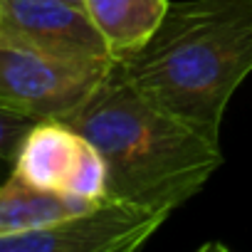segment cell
Instances as JSON below:
<instances>
[{
    "label": "cell",
    "instance_id": "cell-7",
    "mask_svg": "<svg viewBox=\"0 0 252 252\" xmlns=\"http://www.w3.org/2000/svg\"><path fill=\"white\" fill-rule=\"evenodd\" d=\"M168 8V0H84V10L116 62L129 60L154 37Z\"/></svg>",
    "mask_w": 252,
    "mask_h": 252
},
{
    "label": "cell",
    "instance_id": "cell-1",
    "mask_svg": "<svg viewBox=\"0 0 252 252\" xmlns=\"http://www.w3.org/2000/svg\"><path fill=\"white\" fill-rule=\"evenodd\" d=\"M64 121L104 156L114 200L171 215L222 166L220 144L149 99L119 62Z\"/></svg>",
    "mask_w": 252,
    "mask_h": 252
},
{
    "label": "cell",
    "instance_id": "cell-3",
    "mask_svg": "<svg viewBox=\"0 0 252 252\" xmlns=\"http://www.w3.org/2000/svg\"><path fill=\"white\" fill-rule=\"evenodd\" d=\"M111 64L57 57L0 30V109L35 121H64L92 96Z\"/></svg>",
    "mask_w": 252,
    "mask_h": 252
},
{
    "label": "cell",
    "instance_id": "cell-4",
    "mask_svg": "<svg viewBox=\"0 0 252 252\" xmlns=\"http://www.w3.org/2000/svg\"><path fill=\"white\" fill-rule=\"evenodd\" d=\"M168 213L104 198L89 210L50 227L0 235L3 252H131L139 250Z\"/></svg>",
    "mask_w": 252,
    "mask_h": 252
},
{
    "label": "cell",
    "instance_id": "cell-8",
    "mask_svg": "<svg viewBox=\"0 0 252 252\" xmlns=\"http://www.w3.org/2000/svg\"><path fill=\"white\" fill-rule=\"evenodd\" d=\"M94 203L99 200H82L60 190H45L13 173L0 190V235L50 227L89 210Z\"/></svg>",
    "mask_w": 252,
    "mask_h": 252
},
{
    "label": "cell",
    "instance_id": "cell-9",
    "mask_svg": "<svg viewBox=\"0 0 252 252\" xmlns=\"http://www.w3.org/2000/svg\"><path fill=\"white\" fill-rule=\"evenodd\" d=\"M72 3H77V5H84V0H72Z\"/></svg>",
    "mask_w": 252,
    "mask_h": 252
},
{
    "label": "cell",
    "instance_id": "cell-5",
    "mask_svg": "<svg viewBox=\"0 0 252 252\" xmlns=\"http://www.w3.org/2000/svg\"><path fill=\"white\" fill-rule=\"evenodd\" d=\"M0 30L57 57L116 62L84 5L72 0H0Z\"/></svg>",
    "mask_w": 252,
    "mask_h": 252
},
{
    "label": "cell",
    "instance_id": "cell-2",
    "mask_svg": "<svg viewBox=\"0 0 252 252\" xmlns=\"http://www.w3.org/2000/svg\"><path fill=\"white\" fill-rule=\"evenodd\" d=\"M119 64L149 99L220 144L227 101L252 72V0L171 3L154 37Z\"/></svg>",
    "mask_w": 252,
    "mask_h": 252
},
{
    "label": "cell",
    "instance_id": "cell-6",
    "mask_svg": "<svg viewBox=\"0 0 252 252\" xmlns=\"http://www.w3.org/2000/svg\"><path fill=\"white\" fill-rule=\"evenodd\" d=\"M87 144L89 141L67 121H37L15 156L13 173L37 188L64 193V186L72 178Z\"/></svg>",
    "mask_w": 252,
    "mask_h": 252
}]
</instances>
